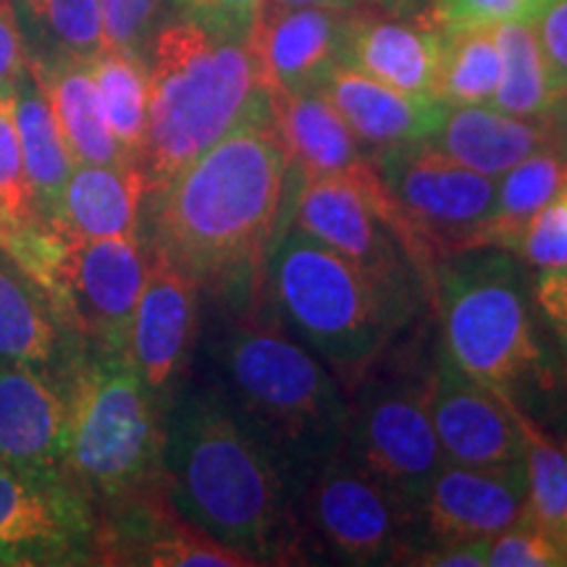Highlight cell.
Returning <instances> with one entry per match:
<instances>
[{"label": "cell", "instance_id": "cell-1", "mask_svg": "<svg viewBox=\"0 0 567 567\" xmlns=\"http://www.w3.org/2000/svg\"><path fill=\"white\" fill-rule=\"evenodd\" d=\"M292 163L266 122L239 126L147 195V250L197 287L250 292L284 216Z\"/></svg>", "mask_w": 567, "mask_h": 567}, {"label": "cell", "instance_id": "cell-2", "mask_svg": "<svg viewBox=\"0 0 567 567\" xmlns=\"http://www.w3.org/2000/svg\"><path fill=\"white\" fill-rule=\"evenodd\" d=\"M163 486L176 513L226 547L260 565L289 555V481L221 394H189L168 415Z\"/></svg>", "mask_w": 567, "mask_h": 567}, {"label": "cell", "instance_id": "cell-3", "mask_svg": "<svg viewBox=\"0 0 567 567\" xmlns=\"http://www.w3.org/2000/svg\"><path fill=\"white\" fill-rule=\"evenodd\" d=\"M151 111L140 172L147 195L239 126L271 118L250 45L168 17L147 48Z\"/></svg>", "mask_w": 567, "mask_h": 567}, {"label": "cell", "instance_id": "cell-4", "mask_svg": "<svg viewBox=\"0 0 567 567\" xmlns=\"http://www.w3.org/2000/svg\"><path fill=\"white\" fill-rule=\"evenodd\" d=\"M59 368L69 405L63 478L95 507V515L166 492L161 400L126 354L74 342Z\"/></svg>", "mask_w": 567, "mask_h": 567}, {"label": "cell", "instance_id": "cell-5", "mask_svg": "<svg viewBox=\"0 0 567 567\" xmlns=\"http://www.w3.org/2000/svg\"><path fill=\"white\" fill-rule=\"evenodd\" d=\"M218 360L245 421L289 484H305L318 465L342 452L350 415L342 386L274 318H239L218 344Z\"/></svg>", "mask_w": 567, "mask_h": 567}, {"label": "cell", "instance_id": "cell-6", "mask_svg": "<svg viewBox=\"0 0 567 567\" xmlns=\"http://www.w3.org/2000/svg\"><path fill=\"white\" fill-rule=\"evenodd\" d=\"M429 302L446 354L492 392L515 400L520 386L547 379L530 284L507 250L481 247L444 258Z\"/></svg>", "mask_w": 567, "mask_h": 567}, {"label": "cell", "instance_id": "cell-7", "mask_svg": "<svg viewBox=\"0 0 567 567\" xmlns=\"http://www.w3.org/2000/svg\"><path fill=\"white\" fill-rule=\"evenodd\" d=\"M266 274L287 323L342 375H363L410 323L350 260L295 229L279 226Z\"/></svg>", "mask_w": 567, "mask_h": 567}, {"label": "cell", "instance_id": "cell-8", "mask_svg": "<svg viewBox=\"0 0 567 567\" xmlns=\"http://www.w3.org/2000/svg\"><path fill=\"white\" fill-rule=\"evenodd\" d=\"M342 455L410 513L446 463L429 413V384L379 379L350 402Z\"/></svg>", "mask_w": 567, "mask_h": 567}, {"label": "cell", "instance_id": "cell-9", "mask_svg": "<svg viewBox=\"0 0 567 567\" xmlns=\"http://www.w3.org/2000/svg\"><path fill=\"white\" fill-rule=\"evenodd\" d=\"M147 255L142 234L87 243L63 237L51 271L40 284L63 334L92 350L126 354Z\"/></svg>", "mask_w": 567, "mask_h": 567}, {"label": "cell", "instance_id": "cell-10", "mask_svg": "<svg viewBox=\"0 0 567 567\" xmlns=\"http://www.w3.org/2000/svg\"><path fill=\"white\" fill-rule=\"evenodd\" d=\"M284 208L279 226H295L342 255L413 321L425 302L421 276L358 184L342 176H300L292 168Z\"/></svg>", "mask_w": 567, "mask_h": 567}, {"label": "cell", "instance_id": "cell-11", "mask_svg": "<svg viewBox=\"0 0 567 567\" xmlns=\"http://www.w3.org/2000/svg\"><path fill=\"white\" fill-rule=\"evenodd\" d=\"M381 182L415 226L436 266L473 247L496 200V179L446 158L429 142L368 155Z\"/></svg>", "mask_w": 567, "mask_h": 567}, {"label": "cell", "instance_id": "cell-12", "mask_svg": "<svg viewBox=\"0 0 567 567\" xmlns=\"http://www.w3.org/2000/svg\"><path fill=\"white\" fill-rule=\"evenodd\" d=\"M310 523L347 565H394L410 551V513L342 452L305 481Z\"/></svg>", "mask_w": 567, "mask_h": 567}, {"label": "cell", "instance_id": "cell-13", "mask_svg": "<svg viewBox=\"0 0 567 567\" xmlns=\"http://www.w3.org/2000/svg\"><path fill=\"white\" fill-rule=\"evenodd\" d=\"M0 565H97V515L74 486L0 460Z\"/></svg>", "mask_w": 567, "mask_h": 567}, {"label": "cell", "instance_id": "cell-14", "mask_svg": "<svg viewBox=\"0 0 567 567\" xmlns=\"http://www.w3.org/2000/svg\"><path fill=\"white\" fill-rule=\"evenodd\" d=\"M520 523H528V484L523 460L488 467L444 463L413 509L410 551L492 542Z\"/></svg>", "mask_w": 567, "mask_h": 567}, {"label": "cell", "instance_id": "cell-15", "mask_svg": "<svg viewBox=\"0 0 567 567\" xmlns=\"http://www.w3.org/2000/svg\"><path fill=\"white\" fill-rule=\"evenodd\" d=\"M442 27L429 0H381L350 9L342 63L408 95L436 101Z\"/></svg>", "mask_w": 567, "mask_h": 567}, {"label": "cell", "instance_id": "cell-16", "mask_svg": "<svg viewBox=\"0 0 567 567\" xmlns=\"http://www.w3.org/2000/svg\"><path fill=\"white\" fill-rule=\"evenodd\" d=\"M425 384L429 413L446 463L488 467L523 460L517 402L467 375L442 344Z\"/></svg>", "mask_w": 567, "mask_h": 567}, {"label": "cell", "instance_id": "cell-17", "mask_svg": "<svg viewBox=\"0 0 567 567\" xmlns=\"http://www.w3.org/2000/svg\"><path fill=\"white\" fill-rule=\"evenodd\" d=\"M69 405L55 365L0 363V460L24 476L61 484Z\"/></svg>", "mask_w": 567, "mask_h": 567}, {"label": "cell", "instance_id": "cell-18", "mask_svg": "<svg viewBox=\"0 0 567 567\" xmlns=\"http://www.w3.org/2000/svg\"><path fill=\"white\" fill-rule=\"evenodd\" d=\"M352 6H264L250 40L260 80L271 92L321 87L342 61Z\"/></svg>", "mask_w": 567, "mask_h": 567}, {"label": "cell", "instance_id": "cell-19", "mask_svg": "<svg viewBox=\"0 0 567 567\" xmlns=\"http://www.w3.org/2000/svg\"><path fill=\"white\" fill-rule=\"evenodd\" d=\"M197 289L200 287L195 279L158 252L147 255V274L134 308L126 358L158 400L184 373L193 352Z\"/></svg>", "mask_w": 567, "mask_h": 567}, {"label": "cell", "instance_id": "cell-20", "mask_svg": "<svg viewBox=\"0 0 567 567\" xmlns=\"http://www.w3.org/2000/svg\"><path fill=\"white\" fill-rule=\"evenodd\" d=\"M321 90L368 155L425 142L444 113L439 101L389 87L342 61L326 74Z\"/></svg>", "mask_w": 567, "mask_h": 567}, {"label": "cell", "instance_id": "cell-21", "mask_svg": "<svg viewBox=\"0 0 567 567\" xmlns=\"http://www.w3.org/2000/svg\"><path fill=\"white\" fill-rule=\"evenodd\" d=\"M274 130L300 176L352 179L371 163L321 87L271 92Z\"/></svg>", "mask_w": 567, "mask_h": 567}, {"label": "cell", "instance_id": "cell-22", "mask_svg": "<svg viewBox=\"0 0 567 567\" xmlns=\"http://www.w3.org/2000/svg\"><path fill=\"white\" fill-rule=\"evenodd\" d=\"M145 203L147 182L134 163H76L53 226L74 243L134 237Z\"/></svg>", "mask_w": 567, "mask_h": 567}, {"label": "cell", "instance_id": "cell-23", "mask_svg": "<svg viewBox=\"0 0 567 567\" xmlns=\"http://www.w3.org/2000/svg\"><path fill=\"white\" fill-rule=\"evenodd\" d=\"M425 142L446 158L499 179L528 155L551 145V134L544 118L509 116L494 105H444Z\"/></svg>", "mask_w": 567, "mask_h": 567}, {"label": "cell", "instance_id": "cell-24", "mask_svg": "<svg viewBox=\"0 0 567 567\" xmlns=\"http://www.w3.org/2000/svg\"><path fill=\"white\" fill-rule=\"evenodd\" d=\"M53 118L76 163H126L105 118L90 61L69 55H30Z\"/></svg>", "mask_w": 567, "mask_h": 567}, {"label": "cell", "instance_id": "cell-25", "mask_svg": "<svg viewBox=\"0 0 567 567\" xmlns=\"http://www.w3.org/2000/svg\"><path fill=\"white\" fill-rule=\"evenodd\" d=\"M11 101L34 213L42 221L53 224L59 216L63 187H66L74 161H71L69 147L61 137L51 103L40 87L32 63L11 87Z\"/></svg>", "mask_w": 567, "mask_h": 567}, {"label": "cell", "instance_id": "cell-26", "mask_svg": "<svg viewBox=\"0 0 567 567\" xmlns=\"http://www.w3.org/2000/svg\"><path fill=\"white\" fill-rule=\"evenodd\" d=\"M63 337L40 284L0 247V363L55 365Z\"/></svg>", "mask_w": 567, "mask_h": 567}, {"label": "cell", "instance_id": "cell-27", "mask_svg": "<svg viewBox=\"0 0 567 567\" xmlns=\"http://www.w3.org/2000/svg\"><path fill=\"white\" fill-rule=\"evenodd\" d=\"M567 187V158L555 145L542 147L509 168L496 182V200L488 218L473 237L471 250L494 247L515 252L530 218L557 200Z\"/></svg>", "mask_w": 567, "mask_h": 567}, {"label": "cell", "instance_id": "cell-28", "mask_svg": "<svg viewBox=\"0 0 567 567\" xmlns=\"http://www.w3.org/2000/svg\"><path fill=\"white\" fill-rule=\"evenodd\" d=\"M499 48V84L492 97L494 109L520 118L547 116L551 97L559 90L534 21L494 24Z\"/></svg>", "mask_w": 567, "mask_h": 567}, {"label": "cell", "instance_id": "cell-29", "mask_svg": "<svg viewBox=\"0 0 567 567\" xmlns=\"http://www.w3.org/2000/svg\"><path fill=\"white\" fill-rule=\"evenodd\" d=\"M90 71L124 161L140 166L147 137V111H151L147 59L105 48L90 61Z\"/></svg>", "mask_w": 567, "mask_h": 567}, {"label": "cell", "instance_id": "cell-30", "mask_svg": "<svg viewBox=\"0 0 567 567\" xmlns=\"http://www.w3.org/2000/svg\"><path fill=\"white\" fill-rule=\"evenodd\" d=\"M499 84V48L494 27L442 30L436 101L442 105H486Z\"/></svg>", "mask_w": 567, "mask_h": 567}, {"label": "cell", "instance_id": "cell-31", "mask_svg": "<svg viewBox=\"0 0 567 567\" xmlns=\"http://www.w3.org/2000/svg\"><path fill=\"white\" fill-rule=\"evenodd\" d=\"M523 465L528 484V523L565 547L567 536V450L557 446L520 410Z\"/></svg>", "mask_w": 567, "mask_h": 567}, {"label": "cell", "instance_id": "cell-32", "mask_svg": "<svg viewBox=\"0 0 567 567\" xmlns=\"http://www.w3.org/2000/svg\"><path fill=\"white\" fill-rule=\"evenodd\" d=\"M42 224L48 221L34 213L13 124L11 90H6L0 92V247L9 255H19Z\"/></svg>", "mask_w": 567, "mask_h": 567}, {"label": "cell", "instance_id": "cell-33", "mask_svg": "<svg viewBox=\"0 0 567 567\" xmlns=\"http://www.w3.org/2000/svg\"><path fill=\"white\" fill-rule=\"evenodd\" d=\"M24 11L42 32L48 53L32 55H69L92 61L105 51L103 17L97 0H27Z\"/></svg>", "mask_w": 567, "mask_h": 567}, {"label": "cell", "instance_id": "cell-34", "mask_svg": "<svg viewBox=\"0 0 567 567\" xmlns=\"http://www.w3.org/2000/svg\"><path fill=\"white\" fill-rule=\"evenodd\" d=\"M103 17L105 48L142 55L168 19V0H97Z\"/></svg>", "mask_w": 567, "mask_h": 567}, {"label": "cell", "instance_id": "cell-35", "mask_svg": "<svg viewBox=\"0 0 567 567\" xmlns=\"http://www.w3.org/2000/svg\"><path fill=\"white\" fill-rule=\"evenodd\" d=\"M555 0H429L442 30L494 27L502 21H536Z\"/></svg>", "mask_w": 567, "mask_h": 567}, {"label": "cell", "instance_id": "cell-36", "mask_svg": "<svg viewBox=\"0 0 567 567\" xmlns=\"http://www.w3.org/2000/svg\"><path fill=\"white\" fill-rule=\"evenodd\" d=\"M515 255L526 266L542 271H563L567 268V205L563 197L544 205L530 218Z\"/></svg>", "mask_w": 567, "mask_h": 567}, {"label": "cell", "instance_id": "cell-37", "mask_svg": "<svg viewBox=\"0 0 567 567\" xmlns=\"http://www.w3.org/2000/svg\"><path fill=\"white\" fill-rule=\"evenodd\" d=\"M266 0H168V17L195 21L213 34L250 40Z\"/></svg>", "mask_w": 567, "mask_h": 567}, {"label": "cell", "instance_id": "cell-38", "mask_svg": "<svg viewBox=\"0 0 567 567\" xmlns=\"http://www.w3.org/2000/svg\"><path fill=\"white\" fill-rule=\"evenodd\" d=\"M567 549L542 528L520 523L488 542V567H563Z\"/></svg>", "mask_w": 567, "mask_h": 567}, {"label": "cell", "instance_id": "cell-39", "mask_svg": "<svg viewBox=\"0 0 567 567\" xmlns=\"http://www.w3.org/2000/svg\"><path fill=\"white\" fill-rule=\"evenodd\" d=\"M30 45L13 0H0V92L11 90L30 66Z\"/></svg>", "mask_w": 567, "mask_h": 567}, {"label": "cell", "instance_id": "cell-40", "mask_svg": "<svg viewBox=\"0 0 567 567\" xmlns=\"http://www.w3.org/2000/svg\"><path fill=\"white\" fill-rule=\"evenodd\" d=\"M530 295H534L538 313L555 331L567 358V268H563V271H542V276L530 284Z\"/></svg>", "mask_w": 567, "mask_h": 567}, {"label": "cell", "instance_id": "cell-41", "mask_svg": "<svg viewBox=\"0 0 567 567\" xmlns=\"http://www.w3.org/2000/svg\"><path fill=\"white\" fill-rule=\"evenodd\" d=\"M534 24L557 84L563 87L567 82V0H555Z\"/></svg>", "mask_w": 567, "mask_h": 567}, {"label": "cell", "instance_id": "cell-42", "mask_svg": "<svg viewBox=\"0 0 567 567\" xmlns=\"http://www.w3.org/2000/svg\"><path fill=\"white\" fill-rule=\"evenodd\" d=\"M417 567H486L488 565V542H465L446 544V547H421L408 551L402 559Z\"/></svg>", "mask_w": 567, "mask_h": 567}, {"label": "cell", "instance_id": "cell-43", "mask_svg": "<svg viewBox=\"0 0 567 567\" xmlns=\"http://www.w3.org/2000/svg\"><path fill=\"white\" fill-rule=\"evenodd\" d=\"M544 122L549 126L551 145L567 158V82L555 92V97H551V105L547 116H544Z\"/></svg>", "mask_w": 567, "mask_h": 567}, {"label": "cell", "instance_id": "cell-44", "mask_svg": "<svg viewBox=\"0 0 567 567\" xmlns=\"http://www.w3.org/2000/svg\"><path fill=\"white\" fill-rule=\"evenodd\" d=\"M381 3V0H266V6H360Z\"/></svg>", "mask_w": 567, "mask_h": 567}, {"label": "cell", "instance_id": "cell-45", "mask_svg": "<svg viewBox=\"0 0 567 567\" xmlns=\"http://www.w3.org/2000/svg\"><path fill=\"white\" fill-rule=\"evenodd\" d=\"M559 197H563V200H565V205H567V187H565V193H563V195H559Z\"/></svg>", "mask_w": 567, "mask_h": 567}, {"label": "cell", "instance_id": "cell-46", "mask_svg": "<svg viewBox=\"0 0 567 567\" xmlns=\"http://www.w3.org/2000/svg\"><path fill=\"white\" fill-rule=\"evenodd\" d=\"M565 549H567V536H565Z\"/></svg>", "mask_w": 567, "mask_h": 567}, {"label": "cell", "instance_id": "cell-47", "mask_svg": "<svg viewBox=\"0 0 567 567\" xmlns=\"http://www.w3.org/2000/svg\"><path fill=\"white\" fill-rule=\"evenodd\" d=\"M565 450H567V442H565Z\"/></svg>", "mask_w": 567, "mask_h": 567}]
</instances>
